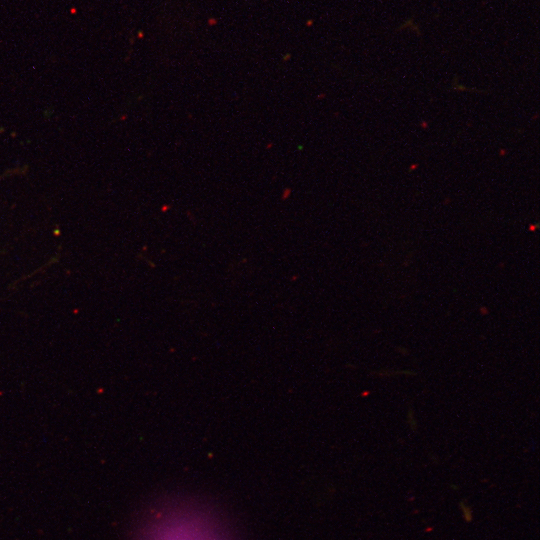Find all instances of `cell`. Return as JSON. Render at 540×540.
Instances as JSON below:
<instances>
[{"label":"cell","instance_id":"obj_1","mask_svg":"<svg viewBox=\"0 0 540 540\" xmlns=\"http://www.w3.org/2000/svg\"><path fill=\"white\" fill-rule=\"evenodd\" d=\"M134 540H234L226 524L195 502L173 500L152 509Z\"/></svg>","mask_w":540,"mask_h":540}]
</instances>
